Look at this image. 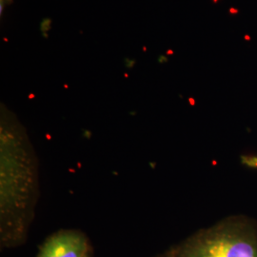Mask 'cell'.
I'll use <instances>...</instances> for the list:
<instances>
[{
	"label": "cell",
	"instance_id": "5",
	"mask_svg": "<svg viewBox=\"0 0 257 257\" xmlns=\"http://www.w3.org/2000/svg\"><path fill=\"white\" fill-rule=\"evenodd\" d=\"M159 257H172V255H171V253L169 252V253H166L165 255H162V256Z\"/></svg>",
	"mask_w": 257,
	"mask_h": 257
},
{
	"label": "cell",
	"instance_id": "4",
	"mask_svg": "<svg viewBox=\"0 0 257 257\" xmlns=\"http://www.w3.org/2000/svg\"><path fill=\"white\" fill-rule=\"evenodd\" d=\"M51 28H52V19L49 18L42 19V21L40 22V30L42 34H47V32L51 30Z\"/></svg>",
	"mask_w": 257,
	"mask_h": 257
},
{
	"label": "cell",
	"instance_id": "3",
	"mask_svg": "<svg viewBox=\"0 0 257 257\" xmlns=\"http://www.w3.org/2000/svg\"><path fill=\"white\" fill-rule=\"evenodd\" d=\"M86 235L75 230H58L41 244L37 257H89Z\"/></svg>",
	"mask_w": 257,
	"mask_h": 257
},
{
	"label": "cell",
	"instance_id": "2",
	"mask_svg": "<svg viewBox=\"0 0 257 257\" xmlns=\"http://www.w3.org/2000/svg\"><path fill=\"white\" fill-rule=\"evenodd\" d=\"M172 257H257L255 224L245 217H230L186 239Z\"/></svg>",
	"mask_w": 257,
	"mask_h": 257
},
{
	"label": "cell",
	"instance_id": "1",
	"mask_svg": "<svg viewBox=\"0 0 257 257\" xmlns=\"http://www.w3.org/2000/svg\"><path fill=\"white\" fill-rule=\"evenodd\" d=\"M37 163L24 128L1 113L0 125V237L2 248L27 238L38 193Z\"/></svg>",
	"mask_w": 257,
	"mask_h": 257
}]
</instances>
